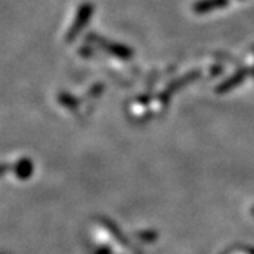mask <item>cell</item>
Wrapping results in <instances>:
<instances>
[{
	"label": "cell",
	"mask_w": 254,
	"mask_h": 254,
	"mask_svg": "<svg viewBox=\"0 0 254 254\" xmlns=\"http://www.w3.org/2000/svg\"><path fill=\"white\" fill-rule=\"evenodd\" d=\"M88 41H91L92 44L100 47L102 50H105L108 54L116 57L122 61H128L133 58V50L130 47H127L126 44H120V43H115V41H109L106 38H102V37L96 36L95 33H89V36L86 37Z\"/></svg>",
	"instance_id": "cell-1"
},
{
	"label": "cell",
	"mask_w": 254,
	"mask_h": 254,
	"mask_svg": "<svg viewBox=\"0 0 254 254\" xmlns=\"http://www.w3.org/2000/svg\"><path fill=\"white\" fill-rule=\"evenodd\" d=\"M93 10H95V6L92 3H89V1L82 3L81 6L78 7L76 16L73 18V23L71 24V27L68 28L66 34H65V43H73L79 37L82 30L85 28V26L88 24V21L91 20Z\"/></svg>",
	"instance_id": "cell-2"
},
{
	"label": "cell",
	"mask_w": 254,
	"mask_h": 254,
	"mask_svg": "<svg viewBox=\"0 0 254 254\" xmlns=\"http://www.w3.org/2000/svg\"><path fill=\"white\" fill-rule=\"evenodd\" d=\"M252 72L247 66H243V68H240V69H237L236 72L233 73V75H230L227 79L222 82V83H219L218 86H216V93L219 95H222V93H227V92H230L232 89H235L237 88L239 85H242L245 79L247 78V75Z\"/></svg>",
	"instance_id": "cell-3"
},
{
	"label": "cell",
	"mask_w": 254,
	"mask_h": 254,
	"mask_svg": "<svg viewBox=\"0 0 254 254\" xmlns=\"http://www.w3.org/2000/svg\"><path fill=\"white\" fill-rule=\"evenodd\" d=\"M200 78V71H192V72L185 73L184 76L181 78H178V79H175L168 86H167V89L160 95V99L163 100V103H168V98L171 96V93L174 91H177V89H180L182 86H187V85H190L192 82H195L196 79H199Z\"/></svg>",
	"instance_id": "cell-4"
},
{
	"label": "cell",
	"mask_w": 254,
	"mask_h": 254,
	"mask_svg": "<svg viewBox=\"0 0 254 254\" xmlns=\"http://www.w3.org/2000/svg\"><path fill=\"white\" fill-rule=\"evenodd\" d=\"M230 0H198L193 3L192 10L195 14H206L210 13L212 10L223 9L229 6Z\"/></svg>",
	"instance_id": "cell-5"
},
{
	"label": "cell",
	"mask_w": 254,
	"mask_h": 254,
	"mask_svg": "<svg viewBox=\"0 0 254 254\" xmlns=\"http://www.w3.org/2000/svg\"><path fill=\"white\" fill-rule=\"evenodd\" d=\"M58 102L65 106V108H69V109H75L78 105H79V100L76 99L73 95L71 93H66V92H61L60 95H58Z\"/></svg>",
	"instance_id": "cell-6"
},
{
	"label": "cell",
	"mask_w": 254,
	"mask_h": 254,
	"mask_svg": "<svg viewBox=\"0 0 254 254\" xmlns=\"http://www.w3.org/2000/svg\"><path fill=\"white\" fill-rule=\"evenodd\" d=\"M103 88H105L103 83H96V85L92 86V89L89 91V95H92V96H99L100 93L103 92Z\"/></svg>",
	"instance_id": "cell-7"
},
{
	"label": "cell",
	"mask_w": 254,
	"mask_h": 254,
	"mask_svg": "<svg viewBox=\"0 0 254 254\" xmlns=\"http://www.w3.org/2000/svg\"><path fill=\"white\" fill-rule=\"evenodd\" d=\"M223 72V68L220 66V65H218V66H212V69H210V73L212 75H219V73Z\"/></svg>",
	"instance_id": "cell-8"
},
{
	"label": "cell",
	"mask_w": 254,
	"mask_h": 254,
	"mask_svg": "<svg viewBox=\"0 0 254 254\" xmlns=\"http://www.w3.org/2000/svg\"><path fill=\"white\" fill-rule=\"evenodd\" d=\"M253 53H254V46H253ZM252 73H253V76H254V66H253V69H252Z\"/></svg>",
	"instance_id": "cell-9"
}]
</instances>
